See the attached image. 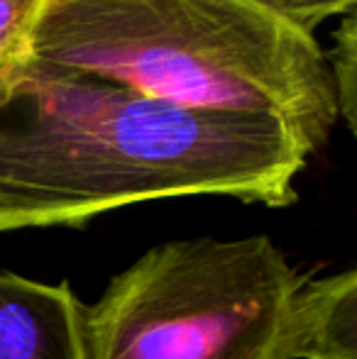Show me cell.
<instances>
[{
  "label": "cell",
  "mask_w": 357,
  "mask_h": 359,
  "mask_svg": "<svg viewBox=\"0 0 357 359\" xmlns=\"http://www.w3.org/2000/svg\"><path fill=\"white\" fill-rule=\"evenodd\" d=\"M29 59L181 108L284 120L311 154L338 123L316 37L255 0H47Z\"/></svg>",
  "instance_id": "cell-2"
},
{
  "label": "cell",
  "mask_w": 357,
  "mask_h": 359,
  "mask_svg": "<svg viewBox=\"0 0 357 359\" xmlns=\"http://www.w3.org/2000/svg\"><path fill=\"white\" fill-rule=\"evenodd\" d=\"M255 3L301 27L304 32L314 34V29L325 20L355 13L357 0H255Z\"/></svg>",
  "instance_id": "cell-8"
},
{
  "label": "cell",
  "mask_w": 357,
  "mask_h": 359,
  "mask_svg": "<svg viewBox=\"0 0 357 359\" xmlns=\"http://www.w3.org/2000/svg\"><path fill=\"white\" fill-rule=\"evenodd\" d=\"M333 69L330 81L335 90V105L338 118L345 120L350 133H355V113H357V18L355 13L343 15L338 32H335V49L330 52Z\"/></svg>",
  "instance_id": "cell-6"
},
{
  "label": "cell",
  "mask_w": 357,
  "mask_h": 359,
  "mask_svg": "<svg viewBox=\"0 0 357 359\" xmlns=\"http://www.w3.org/2000/svg\"><path fill=\"white\" fill-rule=\"evenodd\" d=\"M0 359H86L83 303L72 286L0 269Z\"/></svg>",
  "instance_id": "cell-4"
},
{
  "label": "cell",
  "mask_w": 357,
  "mask_h": 359,
  "mask_svg": "<svg viewBox=\"0 0 357 359\" xmlns=\"http://www.w3.org/2000/svg\"><path fill=\"white\" fill-rule=\"evenodd\" d=\"M309 156L284 120L181 108L27 57L0 108V235L184 196L284 208Z\"/></svg>",
  "instance_id": "cell-1"
},
{
  "label": "cell",
  "mask_w": 357,
  "mask_h": 359,
  "mask_svg": "<svg viewBox=\"0 0 357 359\" xmlns=\"http://www.w3.org/2000/svg\"><path fill=\"white\" fill-rule=\"evenodd\" d=\"M301 281L267 235L164 242L83 306L86 359H284Z\"/></svg>",
  "instance_id": "cell-3"
},
{
  "label": "cell",
  "mask_w": 357,
  "mask_h": 359,
  "mask_svg": "<svg viewBox=\"0 0 357 359\" xmlns=\"http://www.w3.org/2000/svg\"><path fill=\"white\" fill-rule=\"evenodd\" d=\"M22 62V59H20ZM18 64V62H15ZM15 64H8V67H0V108L5 105L8 100V93H10V81H13V69Z\"/></svg>",
  "instance_id": "cell-9"
},
{
  "label": "cell",
  "mask_w": 357,
  "mask_h": 359,
  "mask_svg": "<svg viewBox=\"0 0 357 359\" xmlns=\"http://www.w3.org/2000/svg\"><path fill=\"white\" fill-rule=\"evenodd\" d=\"M284 359H357V271L301 281L284 325Z\"/></svg>",
  "instance_id": "cell-5"
},
{
  "label": "cell",
  "mask_w": 357,
  "mask_h": 359,
  "mask_svg": "<svg viewBox=\"0 0 357 359\" xmlns=\"http://www.w3.org/2000/svg\"><path fill=\"white\" fill-rule=\"evenodd\" d=\"M47 0H0V67L29 57V37Z\"/></svg>",
  "instance_id": "cell-7"
}]
</instances>
